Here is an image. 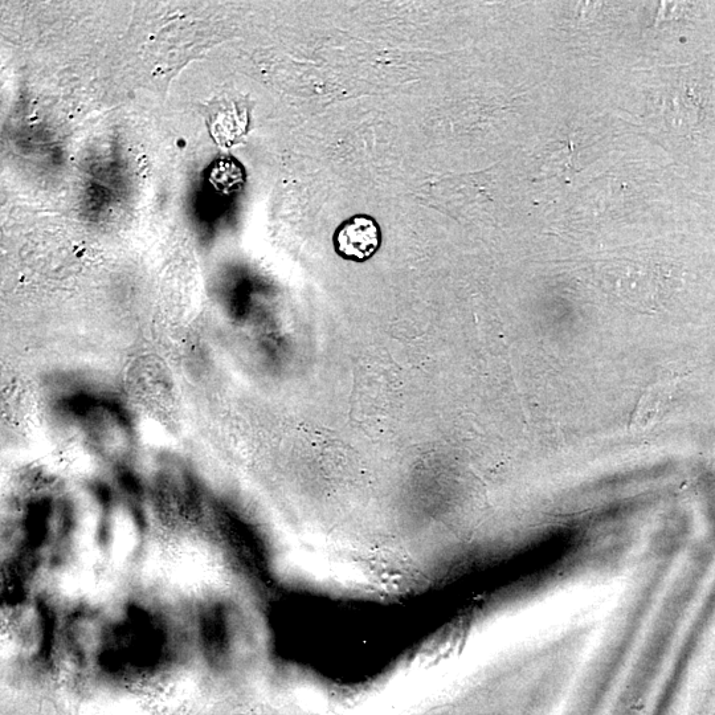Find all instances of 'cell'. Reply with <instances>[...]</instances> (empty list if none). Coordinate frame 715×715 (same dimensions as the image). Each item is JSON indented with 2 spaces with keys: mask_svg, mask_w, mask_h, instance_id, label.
Returning <instances> with one entry per match:
<instances>
[{
  "mask_svg": "<svg viewBox=\"0 0 715 715\" xmlns=\"http://www.w3.org/2000/svg\"><path fill=\"white\" fill-rule=\"evenodd\" d=\"M47 410L57 428L92 445L132 444L138 418L120 388L79 374L57 375L47 387Z\"/></svg>",
  "mask_w": 715,
  "mask_h": 715,
  "instance_id": "6da1fadb",
  "label": "cell"
},
{
  "mask_svg": "<svg viewBox=\"0 0 715 715\" xmlns=\"http://www.w3.org/2000/svg\"><path fill=\"white\" fill-rule=\"evenodd\" d=\"M382 232L377 220L355 215L343 222L334 234V247L343 259L366 261L381 247Z\"/></svg>",
  "mask_w": 715,
  "mask_h": 715,
  "instance_id": "7a4b0ae2",
  "label": "cell"
}]
</instances>
